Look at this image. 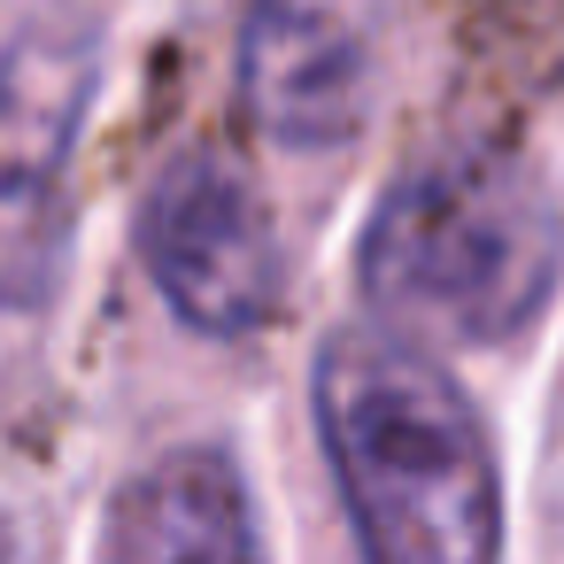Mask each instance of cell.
Returning <instances> with one entry per match:
<instances>
[{
  "label": "cell",
  "instance_id": "6da1fadb",
  "mask_svg": "<svg viewBox=\"0 0 564 564\" xmlns=\"http://www.w3.org/2000/svg\"><path fill=\"white\" fill-rule=\"evenodd\" d=\"M317 433L364 564H495L502 471L471 394L402 333L348 325L317 356Z\"/></svg>",
  "mask_w": 564,
  "mask_h": 564
},
{
  "label": "cell",
  "instance_id": "7a4b0ae2",
  "mask_svg": "<svg viewBox=\"0 0 564 564\" xmlns=\"http://www.w3.org/2000/svg\"><path fill=\"white\" fill-rule=\"evenodd\" d=\"M371 310L456 340H510L564 279V217L510 148H441L410 163L356 248Z\"/></svg>",
  "mask_w": 564,
  "mask_h": 564
},
{
  "label": "cell",
  "instance_id": "3957f363",
  "mask_svg": "<svg viewBox=\"0 0 564 564\" xmlns=\"http://www.w3.org/2000/svg\"><path fill=\"white\" fill-rule=\"evenodd\" d=\"M101 78L86 24H24L0 47V310H40L70 256V155Z\"/></svg>",
  "mask_w": 564,
  "mask_h": 564
},
{
  "label": "cell",
  "instance_id": "277c9868",
  "mask_svg": "<svg viewBox=\"0 0 564 564\" xmlns=\"http://www.w3.org/2000/svg\"><path fill=\"white\" fill-rule=\"evenodd\" d=\"M140 256H148L155 294L209 340L263 333L286 302L279 232L256 186L217 148H186L155 171L140 202Z\"/></svg>",
  "mask_w": 564,
  "mask_h": 564
},
{
  "label": "cell",
  "instance_id": "5b68a950",
  "mask_svg": "<svg viewBox=\"0 0 564 564\" xmlns=\"http://www.w3.org/2000/svg\"><path fill=\"white\" fill-rule=\"evenodd\" d=\"M240 109L279 148H340L371 109V9L364 0H248Z\"/></svg>",
  "mask_w": 564,
  "mask_h": 564
},
{
  "label": "cell",
  "instance_id": "8992f818",
  "mask_svg": "<svg viewBox=\"0 0 564 564\" xmlns=\"http://www.w3.org/2000/svg\"><path fill=\"white\" fill-rule=\"evenodd\" d=\"M109 564H263L248 479L225 448L155 456L109 518Z\"/></svg>",
  "mask_w": 564,
  "mask_h": 564
}]
</instances>
